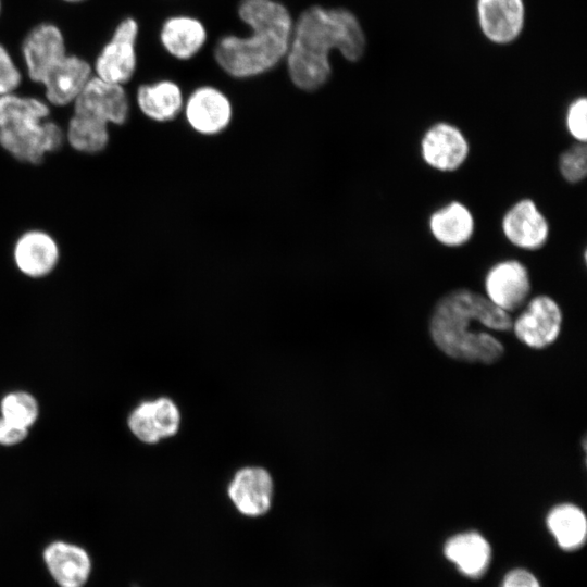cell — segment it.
Returning <instances> with one entry per match:
<instances>
[{"mask_svg": "<svg viewBox=\"0 0 587 587\" xmlns=\"http://www.w3.org/2000/svg\"><path fill=\"white\" fill-rule=\"evenodd\" d=\"M365 48V34L354 13L346 8L313 4L294 20L284 62L292 85L312 92L322 88L332 76V51H338L349 62H357Z\"/></svg>", "mask_w": 587, "mask_h": 587, "instance_id": "1", "label": "cell"}, {"mask_svg": "<svg viewBox=\"0 0 587 587\" xmlns=\"http://www.w3.org/2000/svg\"><path fill=\"white\" fill-rule=\"evenodd\" d=\"M511 315L486 296L470 289H454L435 304L429 332L435 345L447 355L466 362L490 364L503 354V345L483 328L512 329Z\"/></svg>", "mask_w": 587, "mask_h": 587, "instance_id": "2", "label": "cell"}, {"mask_svg": "<svg viewBox=\"0 0 587 587\" xmlns=\"http://www.w3.org/2000/svg\"><path fill=\"white\" fill-rule=\"evenodd\" d=\"M237 13L249 32L218 38L213 49L218 67L229 77L248 79L285 61L295 20L289 9L277 0H239Z\"/></svg>", "mask_w": 587, "mask_h": 587, "instance_id": "3", "label": "cell"}, {"mask_svg": "<svg viewBox=\"0 0 587 587\" xmlns=\"http://www.w3.org/2000/svg\"><path fill=\"white\" fill-rule=\"evenodd\" d=\"M40 96L16 91L0 97V147L20 162L38 164L60 149L64 129L50 118Z\"/></svg>", "mask_w": 587, "mask_h": 587, "instance_id": "4", "label": "cell"}, {"mask_svg": "<svg viewBox=\"0 0 587 587\" xmlns=\"http://www.w3.org/2000/svg\"><path fill=\"white\" fill-rule=\"evenodd\" d=\"M140 25L136 17L125 15L90 59L93 76L104 82L126 86L138 70Z\"/></svg>", "mask_w": 587, "mask_h": 587, "instance_id": "5", "label": "cell"}, {"mask_svg": "<svg viewBox=\"0 0 587 587\" xmlns=\"http://www.w3.org/2000/svg\"><path fill=\"white\" fill-rule=\"evenodd\" d=\"M70 51L64 28L55 21L41 20L24 33L16 54L26 80L39 86Z\"/></svg>", "mask_w": 587, "mask_h": 587, "instance_id": "6", "label": "cell"}, {"mask_svg": "<svg viewBox=\"0 0 587 587\" xmlns=\"http://www.w3.org/2000/svg\"><path fill=\"white\" fill-rule=\"evenodd\" d=\"M182 113L193 132L211 137L229 127L234 109L223 90L212 85H202L185 98Z\"/></svg>", "mask_w": 587, "mask_h": 587, "instance_id": "7", "label": "cell"}, {"mask_svg": "<svg viewBox=\"0 0 587 587\" xmlns=\"http://www.w3.org/2000/svg\"><path fill=\"white\" fill-rule=\"evenodd\" d=\"M92 76L90 59L70 51L40 83L41 97L51 108L72 107Z\"/></svg>", "mask_w": 587, "mask_h": 587, "instance_id": "8", "label": "cell"}, {"mask_svg": "<svg viewBox=\"0 0 587 587\" xmlns=\"http://www.w3.org/2000/svg\"><path fill=\"white\" fill-rule=\"evenodd\" d=\"M562 311L558 302L547 295L532 298L512 323V329L524 345L541 349L551 345L559 336Z\"/></svg>", "mask_w": 587, "mask_h": 587, "instance_id": "9", "label": "cell"}, {"mask_svg": "<svg viewBox=\"0 0 587 587\" xmlns=\"http://www.w3.org/2000/svg\"><path fill=\"white\" fill-rule=\"evenodd\" d=\"M71 108L72 112L95 116L110 126H121L129 118L132 103L126 86L92 76Z\"/></svg>", "mask_w": 587, "mask_h": 587, "instance_id": "10", "label": "cell"}, {"mask_svg": "<svg viewBox=\"0 0 587 587\" xmlns=\"http://www.w3.org/2000/svg\"><path fill=\"white\" fill-rule=\"evenodd\" d=\"M484 287L486 297L510 313L520 309L530 294L529 272L519 260H502L487 271Z\"/></svg>", "mask_w": 587, "mask_h": 587, "instance_id": "11", "label": "cell"}, {"mask_svg": "<svg viewBox=\"0 0 587 587\" xmlns=\"http://www.w3.org/2000/svg\"><path fill=\"white\" fill-rule=\"evenodd\" d=\"M469 153L466 137L460 128L450 123H435L422 136V159L436 171H457L464 164Z\"/></svg>", "mask_w": 587, "mask_h": 587, "instance_id": "12", "label": "cell"}, {"mask_svg": "<svg viewBox=\"0 0 587 587\" xmlns=\"http://www.w3.org/2000/svg\"><path fill=\"white\" fill-rule=\"evenodd\" d=\"M501 229L513 246L535 251L542 248L549 237V224L537 204L528 198L511 205L501 221Z\"/></svg>", "mask_w": 587, "mask_h": 587, "instance_id": "13", "label": "cell"}, {"mask_svg": "<svg viewBox=\"0 0 587 587\" xmlns=\"http://www.w3.org/2000/svg\"><path fill=\"white\" fill-rule=\"evenodd\" d=\"M45 565L59 587H84L92 571L91 557L85 548L65 540H54L42 551Z\"/></svg>", "mask_w": 587, "mask_h": 587, "instance_id": "14", "label": "cell"}, {"mask_svg": "<svg viewBox=\"0 0 587 587\" xmlns=\"http://www.w3.org/2000/svg\"><path fill=\"white\" fill-rule=\"evenodd\" d=\"M476 11L482 33L494 43H510L523 30L525 23L523 0H477Z\"/></svg>", "mask_w": 587, "mask_h": 587, "instance_id": "15", "label": "cell"}, {"mask_svg": "<svg viewBox=\"0 0 587 587\" xmlns=\"http://www.w3.org/2000/svg\"><path fill=\"white\" fill-rule=\"evenodd\" d=\"M59 260V245L47 232L27 230L14 243V264L23 275L29 278L48 276L54 271Z\"/></svg>", "mask_w": 587, "mask_h": 587, "instance_id": "16", "label": "cell"}, {"mask_svg": "<svg viewBox=\"0 0 587 587\" xmlns=\"http://www.w3.org/2000/svg\"><path fill=\"white\" fill-rule=\"evenodd\" d=\"M159 43L173 59L188 61L195 58L208 41V30L201 20L188 14L166 17L158 33Z\"/></svg>", "mask_w": 587, "mask_h": 587, "instance_id": "17", "label": "cell"}, {"mask_svg": "<svg viewBox=\"0 0 587 587\" xmlns=\"http://www.w3.org/2000/svg\"><path fill=\"white\" fill-rule=\"evenodd\" d=\"M127 424L140 441L154 444L176 434L179 412L175 403L167 398L143 401L132 411Z\"/></svg>", "mask_w": 587, "mask_h": 587, "instance_id": "18", "label": "cell"}, {"mask_svg": "<svg viewBox=\"0 0 587 587\" xmlns=\"http://www.w3.org/2000/svg\"><path fill=\"white\" fill-rule=\"evenodd\" d=\"M445 558L466 578H482L490 567L492 549L478 532L470 530L449 537L442 548Z\"/></svg>", "mask_w": 587, "mask_h": 587, "instance_id": "19", "label": "cell"}, {"mask_svg": "<svg viewBox=\"0 0 587 587\" xmlns=\"http://www.w3.org/2000/svg\"><path fill=\"white\" fill-rule=\"evenodd\" d=\"M228 495L241 514L261 516L271 508L273 482L265 470L247 467L237 472L229 485Z\"/></svg>", "mask_w": 587, "mask_h": 587, "instance_id": "20", "label": "cell"}, {"mask_svg": "<svg viewBox=\"0 0 587 587\" xmlns=\"http://www.w3.org/2000/svg\"><path fill=\"white\" fill-rule=\"evenodd\" d=\"M135 101L143 116L157 123H167L183 112L185 97L176 82L161 78L140 84Z\"/></svg>", "mask_w": 587, "mask_h": 587, "instance_id": "21", "label": "cell"}, {"mask_svg": "<svg viewBox=\"0 0 587 587\" xmlns=\"http://www.w3.org/2000/svg\"><path fill=\"white\" fill-rule=\"evenodd\" d=\"M428 226L439 243L455 248L467 243L473 237L475 220L465 204L454 200L433 212Z\"/></svg>", "mask_w": 587, "mask_h": 587, "instance_id": "22", "label": "cell"}, {"mask_svg": "<svg viewBox=\"0 0 587 587\" xmlns=\"http://www.w3.org/2000/svg\"><path fill=\"white\" fill-rule=\"evenodd\" d=\"M546 524L558 547L564 551L578 550L586 542L587 519L575 504L555 505L548 513Z\"/></svg>", "mask_w": 587, "mask_h": 587, "instance_id": "23", "label": "cell"}, {"mask_svg": "<svg viewBox=\"0 0 587 587\" xmlns=\"http://www.w3.org/2000/svg\"><path fill=\"white\" fill-rule=\"evenodd\" d=\"M110 125L95 116L72 112L67 122L65 139L74 150L82 153H99L110 139Z\"/></svg>", "mask_w": 587, "mask_h": 587, "instance_id": "24", "label": "cell"}, {"mask_svg": "<svg viewBox=\"0 0 587 587\" xmlns=\"http://www.w3.org/2000/svg\"><path fill=\"white\" fill-rule=\"evenodd\" d=\"M0 413L4 420L29 429L38 419L39 404L29 392L12 391L1 399Z\"/></svg>", "mask_w": 587, "mask_h": 587, "instance_id": "25", "label": "cell"}, {"mask_svg": "<svg viewBox=\"0 0 587 587\" xmlns=\"http://www.w3.org/2000/svg\"><path fill=\"white\" fill-rule=\"evenodd\" d=\"M25 80L17 54L0 40V97L20 91Z\"/></svg>", "mask_w": 587, "mask_h": 587, "instance_id": "26", "label": "cell"}, {"mask_svg": "<svg viewBox=\"0 0 587 587\" xmlns=\"http://www.w3.org/2000/svg\"><path fill=\"white\" fill-rule=\"evenodd\" d=\"M561 176L571 184L582 182L587 174V148L585 142H577L564 150L559 157Z\"/></svg>", "mask_w": 587, "mask_h": 587, "instance_id": "27", "label": "cell"}, {"mask_svg": "<svg viewBox=\"0 0 587 587\" xmlns=\"http://www.w3.org/2000/svg\"><path fill=\"white\" fill-rule=\"evenodd\" d=\"M565 125L570 135L578 142L587 139V100L579 97L573 100L566 111Z\"/></svg>", "mask_w": 587, "mask_h": 587, "instance_id": "28", "label": "cell"}, {"mask_svg": "<svg viewBox=\"0 0 587 587\" xmlns=\"http://www.w3.org/2000/svg\"><path fill=\"white\" fill-rule=\"evenodd\" d=\"M499 587H541V584L533 572L514 567L504 574Z\"/></svg>", "mask_w": 587, "mask_h": 587, "instance_id": "29", "label": "cell"}, {"mask_svg": "<svg viewBox=\"0 0 587 587\" xmlns=\"http://www.w3.org/2000/svg\"><path fill=\"white\" fill-rule=\"evenodd\" d=\"M28 435V428L9 422L0 416V445L13 446L22 442Z\"/></svg>", "mask_w": 587, "mask_h": 587, "instance_id": "30", "label": "cell"}, {"mask_svg": "<svg viewBox=\"0 0 587 587\" xmlns=\"http://www.w3.org/2000/svg\"><path fill=\"white\" fill-rule=\"evenodd\" d=\"M58 1L68 7H76V5L85 4L90 0H58Z\"/></svg>", "mask_w": 587, "mask_h": 587, "instance_id": "31", "label": "cell"}, {"mask_svg": "<svg viewBox=\"0 0 587 587\" xmlns=\"http://www.w3.org/2000/svg\"><path fill=\"white\" fill-rule=\"evenodd\" d=\"M3 11H4V0H0V18L3 14Z\"/></svg>", "mask_w": 587, "mask_h": 587, "instance_id": "32", "label": "cell"}]
</instances>
